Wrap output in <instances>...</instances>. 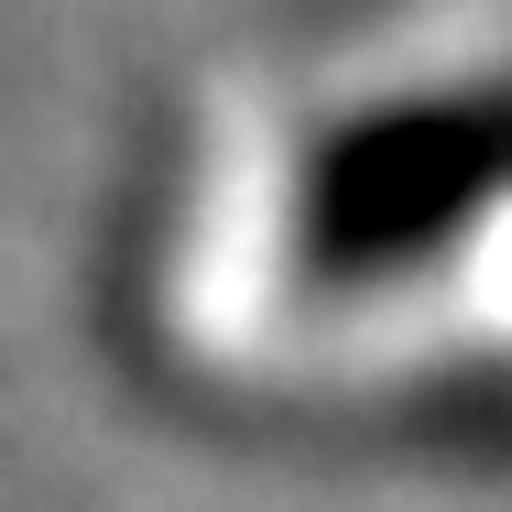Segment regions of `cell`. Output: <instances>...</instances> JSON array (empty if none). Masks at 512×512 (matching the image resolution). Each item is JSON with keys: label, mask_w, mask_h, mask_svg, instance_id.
I'll return each mask as SVG.
<instances>
[{"label": "cell", "mask_w": 512, "mask_h": 512, "mask_svg": "<svg viewBox=\"0 0 512 512\" xmlns=\"http://www.w3.org/2000/svg\"><path fill=\"white\" fill-rule=\"evenodd\" d=\"M512 207V66L436 77L306 131L284 186V262L306 295H382L458 262Z\"/></svg>", "instance_id": "6da1fadb"}]
</instances>
